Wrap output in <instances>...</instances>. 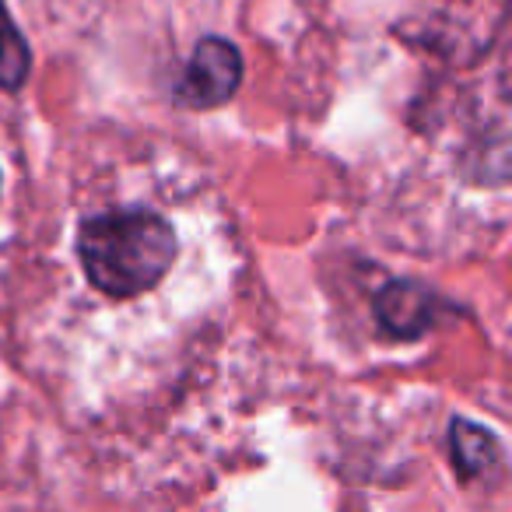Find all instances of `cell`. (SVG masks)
Masks as SVG:
<instances>
[{"label": "cell", "mask_w": 512, "mask_h": 512, "mask_svg": "<svg viewBox=\"0 0 512 512\" xmlns=\"http://www.w3.org/2000/svg\"><path fill=\"white\" fill-rule=\"evenodd\" d=\"M32 71V53L25 36L15 29L11 15L4 11V0H0V88L8 92H18L25 85Z\"/></svg>", "instance_id": "obj_5"}, {"label": "cell", "mask_w": 512, "mask_h": 512, "mask_svg": "<svg viewBox=\"0 0 512 512\" xmlns=\"http://www.w3.org/2000/svg\"><path fill=\"white\" fill-rule=\"evenodd\" d=\"M242 81V53L235 43L221 36H207L197 43L183 78L176 81L172 99L186 109H218L239 92Z\"/></svg>", "instance_id": "obj_2"}, {"label": "cell", "mask_w": 512, "mask_h": 512, "mask_svg": "<svg viewBox=\"0 0 512 512\" xmlns=\"http://www.w3.org/2000/svg\"><path fill=\"white\" fill-rule=\"evenodd\" d=\"M435 313L432 292L414 281H393L376 295V316L393 337H421L435 323Z\"/></svg>", "instance_id": "obj_3"}, {"label": "cell", "mask_w": 512, "mask_h": 512, "mask_svg": "<svg viewBox=\"0 0 512 512\" xmlns=\"http://www.w3.org/2000/svg\"><path fill=\"white\" fill-rule=\"evenodd\" d=\"M179 239L162 214L148 207H116L88 218L78 232L85 278L109 299H137L176 264Z\"/></svg>", "instance_id": "obj_1"}, {"label": "cell", "mask_w": 512, "mask_h": 512, "mask_svg": "<svg viewBox=\"0 0 512 512\" xmlns=\"http://www.w3.org/2000/svg\"><path fill=\"white\" fill-rule=\"evenodd\" d=\"M449 453H453V467L467 481L491 474L502 463V446L495 435L467 418H453V425H449Z\"/></svg>", "instance_id": "obj_4"}]
</instances>
